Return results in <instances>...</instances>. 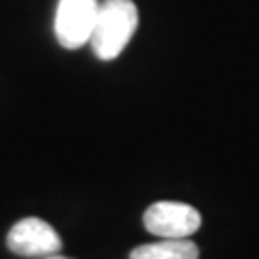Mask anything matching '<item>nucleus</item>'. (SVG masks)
Here are the masks:
<instances>
[{
  "label": "nucleus",
  "instance_id": "f257e3e1",
  "mask_svg": "<svg viewBox=\"0 0 259 259\" xmlns=\"http://www.w3.org/2000/svg\"><path fill=\"white\" fill-rule=\"evenodd\" d=\"M136 28L139 9L132 0H102L89 44L100 61H112L125 50Z\"/></svg>",
  "mask_w": 259,
  "mask_h": 259
},
{
  "label": "nucleus",
  "instance_id": "f03ea898",
  "mask_svg": "<svg viewBox=\"0 0 259 259\" xmlns=\"http://www.w3.org/2000/svg\"><path fill=\"white\" fill-rule=\"evenodd\" d=\"M102 0H59L54 37L65 50H78L91 41Z\"/></svg>",
  "mask_w": 259,
  "mask_h": 259
},
{
  "label": "nucleus",
  "instance_id": "7ed1b4c3",
  "mask_svg": "<svg viewBox=\"0 0 259 259\" xmlns=\"http://www.w3.org/2000/svg\"><path fill=\"white\" fill-rule=\"evenodd\" d=\"M143 225L160 240H186L199 231L201 214L188 203L158 201L145 209Z\"/></svg>",
  "mask_w": 259,
  "mask_h": 259
},
{
  "label": "nucleus",
  "instance_id": "20e7f679",
  "mask_svg": "<svg viewBox=\"0 0 259 259\" xmlns=\"http://www.w3.org/2000/svg\"><path fill=\"white\" fill-rule=\"evenodd\" d=\"M7 246L20 257H50L59 253L63 242L52 225H48L41 218L28 216L11 227L7 236Z\"/></svg>",
  "mask_w": 259,
  "mask_h": 259
},
{
  "label": "nucleus",
  "instance_id": "39448f33",
  "mask_svg": "<svg viewBox=\"0 0 259 259\" xmlns=\"http://www.w3.org/2000/svg\"><path fill=\"white\" fill-rule=\"evenodd\" d=\"M130 259H199V248L194 242L186 240H160L151 244L136 246Z\"/></svg>",
  "mask_w": 259,
  "mask_h": 259
},
{
  "label": "nucleus",
  "instance_id": "423d86ee",
  "mask_svg": "<svg viewBox=\"0 0 259 259\" xmlns=\"http://www.w3.org/2000/svg\"><path fill=\"white\" fill-rule=\"evenodd\" d=\"M46 259H69V257H63V255L56 253V255H50V257H46Z\"/></svg>",
  "mask_w": 259,
  "mask_h": 259
}]
</instances>
